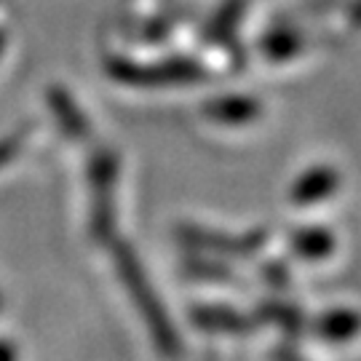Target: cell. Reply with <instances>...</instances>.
<instances>
[{"instance_id": "6da1fadb", "label": "cell", "mask_w": 361, "mask_h": 361, "mask_svg": "<svg viewBox=\"0 0 361 361\" xmlns=\"http://www.w3.org/2000/svg\"><path fill=\"white\" fill-rule=\"evenodd\" d=\"M113 257H116L118 276H121V281L126 286V292H129L131 302H134V308L140 313V319L145 322L147 332L153 337L158 353L166 356V359H177L182 343H180V337H177V332H174V324L169 319L166 305H164V300L158 297L155 286L150 284V279H147V273H145L140 257H137V255L131 252V246H126V244H118L116 252H113Z\"/></svg>"}, {"instance_id": "7a4b0ae2", "label": "cell", "mask_w": 361, "mask_h": 361, "mask_svg": "<svg viewBox=\"0 0 361 361\" xmlns=\"http://www.w3.org/2000/svg\"><path fill=\"white\" fill-rule=\"evenodd\" d=\"M195 326L207 332H228V335H244L249 332V322L233 308H219V305H198L190 313Z\"/></svg>"}, {"instance_id": "3957f363", "label": "cell", "mask_w": 361, "mask_h": 361, "mask_svg": "<svg viewBox=\"0 0 361 361\" xmlns=\"http://www.w3.org/2000/svg\"><path fill=\"white\" fill-rule=\"evenodd\" d=\"M361 326V319L356 313H345V310H340V313H329V316H324L322 324H319V335L326 337V340H348L359 332Z\"/></svg>"}, {"instance_id": "277c9868", "label": "cell", "mask_w": 361, "mask_h": 361, "mask_svg": "<svg viewBox=\"0 0 361 361\" xmlns=\"http://www.w3.org/2000/svg\"><path fill=\"white\" fill-rule=\"evenodd\" d=\"M0 361H16V345L8 340H0Z\"/></svg>"}, {"instance_id": "5b68a950", "label": "cell", "mask_w": 361, "mask_h": 361, "mask_svg": "<svg viewBox=\"0 0 361 361\" xmlns=\"http://www.w3.org/2000/svg\"><path fill=\"white\" fill-rule=\"evenodd\" d=\"M286 361H297V359H286Z\"/></svg>"}]
</instances>
